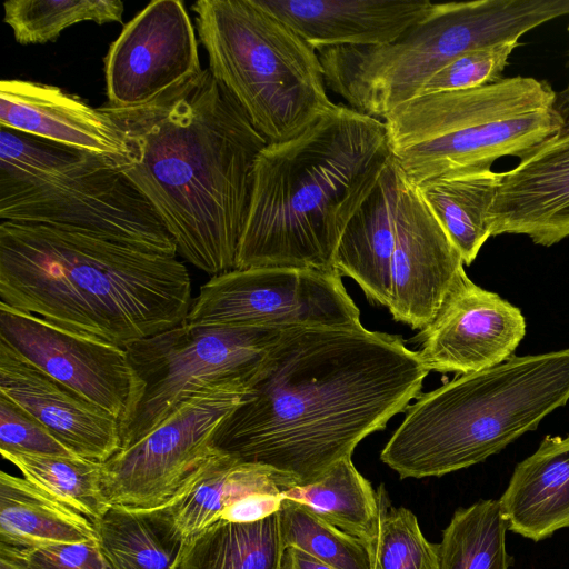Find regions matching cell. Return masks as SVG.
I'll use <instances>...</instances> for the list:
<instances>
[{"label":"cell","instance_id":"cell-32","mask_svg":"<svg viewBox=\"0 0 569 569\" xmlns=\"http://www.w3.org/2000/svg\"><path fill=\"white\" fill-rule=\"evenodd\" d=\"M278 518L283 549L296 547L335 569H372L369 545L325 521L307 507L283 500Z\"/></svg>","mask_w":569,"mask_h":569},{"label":"cell","instance_id":"cell-38","mask_svg":"<svg viewBox=\"0 0 569 569\" xmlns=\"http://www.w3.org/2000/svg\"><path fill=\"white\" fill-rule=\"evenodd\" d=\"M280 569H335L296 547L283 549Z\"/></svg>","mask_w":569,"mask_h":569},{"label":"cell","instance_id":"cell-15","mask_svg":"<svg viewBox=\"0 0 569 569\" xmlns=\"http://www.w3.org/2000/svg\"><path fill=\"white\" fill-rule=\"evenodd\" d=\"M525 335L520 309L462 271L432 321L418 333L416 352L428 371L465 375L502 363Z\"/></svg>","mask_w":569,"mask_h":569},{"label":"cell","instance_id":"cell-1","mask_svg":"<svg viewBox=\"0 0 569 569\" xmlns=\"http://www.w3.org/2000/svg\"><path fill=\"white\" fill-rule=\"evenodd\" d=\"M428 372L400 336L362 325L287 329L214 448L270 470L284 489L310 483L407 410Z\"/></svg>","mask_w":569,"mask_h":569},{"label":"cell","instance_id":"cell-11","mask_svg":"<svg viewBox=\"0 0 569 569\" xmlns=\"http://www.w3.org/2000/svg\"><path fill=\"white\" fill-rule=\"evenodd\" d=\"M248 383L204 388L181 401L154 429L102 462L111 503L154 508L169 503L213 455L223 420L241 402Z\"/></svg>","mask_w":569,"mask_h":569},{"label":"cell","instance_id":"cell-2","mask_svg":"<svg viewBox=\"0 0 569 569\" xmlns=\"http://www.w3.org/2000/svg\"><path fill=\"white\" fill-rule=\"evenodd\" d=\"M101 109L127 146L109 160L152 206L178 253L211 277L234 270L268 142L232 94L204 69L146 104Z\"/></svg>","mask_w":569,"mask_h":569},{"label":"cell","instance_id":"cell-13","mask_svg":"<svg viewBox=\"0 0 569 569\" xmlns=\"http://www.w3.org/2000/svg\"><path fill=\"white\" fill-rule=\"evenodd\" d=\"M202 70L196 30L183 1H152L123 26L109 47L107 104H146Z\"/></svg>","mask_w":569,"mask_h":569},{"label":"cell","instance_id":"cell-26","mask_svg":"<svg viewBox=\"0 0 569 569\" xmlns=\"http://www.w3.org/2000/svg\"><path fill=\"white\" fill-rule=\"evenodd\" d=\"M283 489L270 470L216 450L167 506L187 540L219 521L236 501L256 492L281 493Z\"/></svg>","mask_w":569,"mask_h":569},{"label":"cell","instance_id":"cell-33","mask_svg":"<svg viewBox=\"0 0 569 569\" xmlns=\"http://www.w3.org/2000/svg\"><path fill=\"white\" fill-rule=\"evenodd\" d=\"M381 493L379 529L370 545L372 569H439L438 545L426 539L416 515L387 506Z\"/></svg>","mask_w":569,"mask_h":569},{"label":"cell","instance_id":"cell-10","mask_svg":"<svg viewBox=\"0 0 569 569\" xmlns=\"http://www.w3.org/2000/svg\"><path fill=\"white\" fill-rule=\"evenodd\" d=\"M283 331L182 321L126 345L134 392L120 421L121 449L149 433L198 391L226 382L249 383Z\"/></svg>","mask_w":569,"mask_h":569},{"label":"cell","instance_id":"cell-18","mask_svg":"<svg viewBox=\"0 0 569 569\" xmlns=\"http://www.w3.org/2000/svg\"><path fill=\"white\" fill-rule=\"evenodd\" d=\"M0 395L79 457L104 462L121 449L120 421L0 340Z\"/></svg>","mask_w":569,"mask_h":569},{"label":"cell","instance_id":"cell-21","mask_svg":"<svg viewBox=\"0 0 569 569\" xmlns=\"http://www.w3.org/2000/svg\"><path fill=\"white\" fill-rule=\"evenodd\" d=\"M405 173L391 156L376 187L356 211L337 247L333 267L366 297L388 307L396 218Z\"/></svg>","mask_w":569,"mask_h":569},{"label":"cell","instance_id":"cell-7","mask_svg":"<svg viewBox=\"0 0 569 569\" xmlns=\"http://www.w3.org/2000/svg\"><path fill=\"white\" fill-rule=\"evenodd\" d=\"M1 221L89 234L177 257L139 190L107 158L0 128Z\"/></svg>","mask_w":569,"mask_h":569},{"label":"cell","instance_id":"cell-14","mask_svg":"<svg viewBox=\"0 0 569 569\" xmlns=\"http://www.w3.org/2000/svg\"><path fill=\"white\" fill-rule=\"evenodd\" d=\"M0 340L119 421L134 392L127 351L0 302Z\"/></svg>","mask_w":569,"mask_h":569},{"label":"cell","instance_id":"cell-37","mask_svg":"<svg viewBox=\"0 0 569 569\" xmlns=\"http://www.w3.org/2000/svg\"><path fill=\"white\" fill-rule=\"evenodd\" d=\"M282 501L281 493L256 492L227 508L220 520L236 523L256 522L277 513Z\"/></svg>","mask_w":569,"mask_h":569},{"label":"cell","instance_id":"cell-36","mask_svg":"<svg viewBox=\"0 0 569 569\" xmlns=\"http://www.w3.org/2000/svg\"><path fill=\"white\" fill-rule=\"evenodd\" d=\"M12 548L28 569H112L98 542Z\"/></svg>","mask_w":569,"mask_h":569},{"label":"cell","instance_id":"cell-20","mask_svg":"<svg viewBox=\"0 0 569 569\" xmlns=\"http://www.w3.org/2000/svg\"><path fill=\"white\" fill-rule=\"evenodd\" d=\"M317 52L341 47H382L422 20L428 0H253Z\"/></svg>","mask_w":569,"mask_h":569},{"label":"cell","instance_id":"cell-31","mask_svg":"<svg viewBox=\"0 0 569 569\" xmlns=\"http://www.w3.org/2000/svg\"><path fill=\"white\" fill-rule=\"evenodd\" d=\"M3 21L20 44L57 40L66 29L84 21L98 24L122 22L124 3L119 0H8Z\"/></svg>","mask_w":569,"mask_h":569},{"label":"cell","instance_id":"cell-35","mask_svg":"<svg viewBox=\"0 0 569 569\" xmlns=\"http://www.w3.org/2000/svg\"><path fill=\"white\" fill-rule=\"evenodd\" d=\"M0 452L77 456L34 417L1 395Z\"/></svg>","mask_w":569,"mask_h":569},{"label":"cell","instance_id":"cell-25","mask_svg":"<svg viewBox=\"0 0 569 569\" xmlns=\"http://www.w3.org/2000/svg\"><path fill=\"white\" fill-rule=\"evenodd\" d=\"M92 523L112 569H174L186 541L167 505L112 503Z\"/></svg>","mask_w":569,"mask_h":569},{"label":"cell","instance_id":"cell-27","mask_svg":"<svg viewBox=\"0 0 569 569\" xmlns=\"http://www.w3.org/2000/svg\"><path fill=\"white\" fill-rule=\"evenodd\" d=\"M278 512L259 521L219 520L184 541L174 569H280Z\"/></svg>","mask_w":569,"mask_h":569},{"label":"cell","instance_id":"cell-16","mask_svg":"<svg viewBox=\"0 0 569 569\" xmlns=\"http://www.w3.org/2000/svg\"><path fill=\"white\" fill-rule=\"evenodd\" d=\"M463 266L459 251L405 176L397 209L387 307L393 319L413 329L427 327L465 271Z\"/></svg>","mask_w":569,"mask_h":569},{"label":"cell","instance_id":"cell-41","mask_svg":"<svg viewBox=\"0 0 569 569\" xmlns=\"http://www.w3.org/2000/svg\"><path fill=\"white\" fill-rule=\"evenodd\" d=\"M568 31H569V24H568ZM569 86V84H568Z\"/></svg>","mask_w":569,"mask_h":569},{"label":"cell","instance_id":"cell-34","mask_svg":"<svg viewBox=\"0 0 569 569\" xmlns=\"http://www.w3.org/2000/svg\"><path fill=\"white\" fill-rule=\"evenodd\" d=\"M518 46L519 41L503 42L452 58L427 79L417 97L467 90L501 80L508 60Z\"/></svg>","mask_w":569,"mask_h":569},{"label":"cell","instance_id":"cell-17","mask_svg":"<svg viewBox=\"0 0 569 569\" xmlns=\"http://www.w3.org/2000/svg\"><path fill=\"white\" fill-rule=\"evenodd\" d=\"M489 221L491 237L525 234L543 247L569 237V119L502 172Z\"/></svg>","mask_w":569,"mask_h":569},{"label":"cell","instance_id":"cell-24","mask_svg":"<svg viewBox=\"0 0 569 569\" xmlns=\"http://www.w3.org/2000/svg\"><path fill=\"white\" fill-rule=\"evenodd\" d=\"M501 179L492 167H473L416 187L467 266L491 237L490 212Z\"/></svg>","mask_w":569,"mask_h":569},{"label":"cell","instance_id":"cell-3","mask_svg":"<svg viewBox=\"0 0 569 569\" xmlns=\"http://www.w3.org/2000/svg\"><path fill=\"white\" fill-rule=\"evenodd\" d=\"M1 303L119 347L182 321L192 305L177 257L84 233L1 221Z\"/></svg>","mask_w":569,"mask_h":569},{"label":"cell","instance_id":"cell-28","mask_svg":"<svg viewBox=\"0 0 569 569\" xmlns=\"http://www.w3.org/2000/svg\"><path fill=\"white\" fill-rule=\"evenodd\" d=\"M281 497L307 507L325 521L369 546L377 537L379 495L356 469L351 457L337 462L316 481L282 490Z\"/></svg>","mask_w":569,"mask_h":569},{"label":"cell","instance_id":"cell-29","mask_svg":"<svg viewBox=\"0 0 569 569\" xmlns=\"http://www.w3.org/2000/svg\"><path fill=\"white\" fill-rule=\"evenodd\" d=\"M508 527L499 500L482 499L455 511L438 543L439 569H509Z\"/></svg>","mask_w":569,"mask_h":569},{"label":"cell","instance_id":"cell-30","mask_svg":"<svg viewBox=\"0 0 569 569\" xmlns=\"http://www.w3.org/2000/svg\"><path fill=\"white\" fill-rule=\"evenodd\" d=\"M22 477L92 522L112 505L102 485V462L79 456L1 452Z\"/></svg>","mask_w":569,"mask_h":569},{"label":"cell","instance_id":"cell-22","mask_svg":"<svg viewBox=\"0 0 569 569\" xmlns=\"http://www.w3.org/2000/svg\"><path fill=\"white\" fill-rule=\"evenodd\" d=\"M498 500L508 530L535 542L569 528V436H547Z\"/></svg>","mask_w":569,"mask_h":569},{"label":"cell","instance_id":"cell-39","mask_svg":"<svg viewBox=\"0 0 569 569\" xmlns=\"http://www.w3.org/2000/svg\"><path fill=\"white\" fill-rule=\"evenodd\" d=\"M0 569H28L14 549L0 542Z\"/></svg>","mask_w":569,"mask_h":569},{"label":"cell","instance_id":"cell-23","mask_svg":"<svg viewBox=\"0 0 569 569\" xmlns=\"http://www.w3.org/2000/svg\"><path fill=\"white\" fill-rule=\"evenodd\" d=\"M0 542L17 548L98 542L92 521L23 477L0 472Z\"/></svg>","mask_w":569,"mask_h":569},{"label":"cell","instance_id":"cell-12","mask_svg":"<svg viewBox=\"0 0 569 569\" xmlns=\"http://www.w3.org/2000/svg\"><path fill=\"white\" fill-rule=\"evenodd\" d=\"M184 322L278 330L361 325L337 270L297 267L234 269L211 277Z\"/></svg>","mask_w":569,"mask_h":569},{"label":"cell","instance_id":"cell-8","mask_svg":"<svg viewBox=\"0 0 569 569\" xmlns=\"http://www.w3.org/2000/svg\"><path fill=\"white\" fill-rule=\"evenodd\" d=\"M562 16H569V0L433 3L422 20L389 44L331 48L318 56L326 86L352 109L382 120L415 99L427 79L452 58L519 41Z\"/></svg>","mask_w":569,"mask_h":569},{"label":"cell","instance_id":"cell-40","mask_svg":"<svg viewBox=\"0 0 569 569\" xmlns=\"http://www.w3.org/2000/svg\"><path fill=\"white\" fill-rule=\"evenodd\" d=\"M556 108L563 118V120L569 119V86L557 93Z\"/></svg>","mask_w":569,"mask_h":569},{"label":"cell","instance_id":"cell-19","mask_svg":"<svg viewBox=\"0 0 569 569\" xmlns=\"http://www.w3.org/2000/svg\"><path fill=\"white\" fill-rule=\"evenodd\" d=\"M0 128L110 160L124 157L122 132L101 107L63 89L29 80L0 83Z\"/></svg>","mask_w":569,"mask_h":569},{"label":"cell","instance_id":"cell-9","mask_svg":"<svg viewBox=\"0 0 569 569\" xmlns=\"http://www.w3.org/2000/svg\"><path fill=\"white\" fill-rule=\"evenodd\" d=\"M208 69L268 143L303 132L333 103L318 52L253 0L192 4Z\"/></svg>","mask_w":569,"mask_h":569},{"label":"cell","instance_id":"cell-5","mask_svg":"<svg viewBox=\"0 0 569 569\" xmlns=\"http://www.w3.org/2000/svg\"><path fill=\"white\" fill-rule=\"evenodd\" d=\"M569 400V349L511 356L423 393L381 461L401 479L441 477L500 452Z\"/></svg>","mask_w":569,"mask_h":569},{"label":"cell","instance_id":"cell-6","mask_svg":"<svg viewBox=\"0 0 569 569\" xmlns=\"http://www.w3.org/2000/svg\"><path fill=\"white\" fill-rule=\"evenodd\" d=\"M545 80L516 76L417 97L383 119L393 159L415 187L502 157L521 160L565 123Z\"/></svg>","mask_w":569,"mask_h":569},{"label":"cell","instance_id":"cell-4","mask_svg":"<svg viewBox=\"0 0 569 569\" xmlns=\"http://www.w3.org/2000/svg\"><path fill=\"white\" fill-rule=\"evenodd\" d=\"M385 123L337 103L297 137L258 154L237 268L336 270L349 221L390 158Z\"/></svg>","mask_w":569,"mask_h":569}]
</instances>
